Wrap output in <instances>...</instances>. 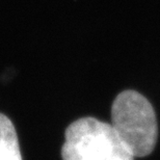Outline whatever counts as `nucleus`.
Segmentation results:
<instances>
[{
	"label": "nucleus",
	"instance_id": "nucleus-3",
	"mask_svg": "<svg viewBox=\"0 0 160 160\" xmlns=\"http://www.w3.org/2000/svg\"><path fill=\"white\" fill-rule=\"evenodd\" d=\"M0 160H22L18 136L12 121L0 113Z\"/></svg>",
	"mask_w": 160,
	"mask_h": 160
},
{
	"label": "nucleus",
	"instance_id": "nucleus-1",
	"mask_svg": "<svg viewBox=\"0 0 160 160\" xmlns=\"http://www.w3.org/2000/svg\"><path fill=\"white\" fill-rule=\"evenodd\" d=\"M111 126L134 157L148 156L155 148L157 119L152 104L140 92H121L111 106Z\"/></svg>",
	"mask_w": 160,
	"mask_h": 160
},
{
	"label": "nucleus",
	"instance_id": "nucleus-2",
	"mask_svg": "<svg viewBox=\"0 0 160 160\" xmlns=\"http://www.w3.org/2000/svg\"><path fill=\"white\" fill-rule=\"evenodd\" d=\"M62 160H134L110 124L81 118L69 125L62 148Z\"/></svg>",
	"mask_w": 160,
	"mask_h": 160
}]
</instances>
